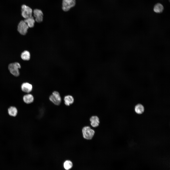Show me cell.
Segmentation results:
<instances>
[{
  "mask_svg": "<svg viewBox=\"0 0 170 170\" xmlns=\"http://www.w3.org/2000/svg\"><path fill=\"white\" fill-rule=\"evenodd\" d=\"M23 100L24 102L26 104H30L33 102L34 98L32 94H28L25 95L23 96Z\"/></svg>",
  "mask_w": 170,
  "mask_h": 170,
  "instance_id": "11",
  "label": "cell"
},
{
  "mask_svg": "<svg viewBox=\"0 0 170 170\" xmlns=\"http://www.w3.org/2000/svg\"><path fill=\"white\" fill-rule=\"evenodd\" d=\"M135 110L136 113L139 114L143 113L144 111V108L143 105L140 104L136 105L135 107Z\"/></svg>",
  "mask_w": 170,
  "mask_h": 170,
  "instance_id": "15",
  "label": "cell"
},
{
  "mask_svg": "<svg viewBox=\"0 0 170 170\" xmlns=\"http://www.w3.org/2000/svg\"><path fill=\"white\" fill-rule=\"evenodd\" d=\"M89 121L90 125L94 128L98 127L100 123V119L99 117L96 115L92 116L89 118Z\"/></svg>",
  "mask_w": 170,
  "mask_h": 170,
  "instance_id": "8",
  "label": "cell"
},
{
  "mask_svg": "<svg viewBox=\"0 0 170 170\" xmlns=\"http://www.w3.org/2000/svg\"><path fill=\"white\" fill-rule=\"evenodd\" d=\"M81 130L83 138L86 140H91L94 136L95 131L89 126H85L82 128Z\"/></svg>",
  "mask_w": 170,
  "mask_h": 170,
  "instance_id": "1",
  "label": "cell"
},
{
  "mask_svg": "<svg viewBox=\"0 0 170 170\" xmlns=\"http://www.w3.org/2000/svg\"><path fill=\"white\" fill-rule=\"evenodd\" d=\"M21 88L23 92L29 93L32 90L33 86L31 84L28 82H24L21 85Z\"/></svg>",
  "mask_w": 170,
  "mask_h": 170,
  "instance_id": "10",
  "label": "cell"
},
{
  "mask_svg": "<svg viewBox=\"0 0 170 170\" xmlns=\"http://www.w3.org/2000/svg\"><path fill=\"white\" fill-rule=\"evenodd\" d=\"M73 166L72 162L69 160L65 161L64 163V167L66 170H69L71 169Z\"/></svg>",
  "mask_w": 170,
  "mask_h": 170,
  "instance_id": "17",
  "label": "cell"
},
{
  "mask_svg": "<svg viewBox=\"0 0 170 170\" xmlns=\"http://www.w3.org/2000/svg\"><path fill=\"white\" fill-rule=\"evenodd\" d=\"M50 101L54 104L59 105L60 104L61 99L59 93L57 91H55L49 97Z\"/></svg>",
  "mask_w": 170,
  "mask_h": 170,
  "instance_id": "3",
  "label": "cell"
},
{
  "mask_svg": "<svg viewBox=\"0 0 170 170\" xmlns=\"http://www.w3.org/2000/svg\"><path fill=\"white\" fill-rule=\"evenodd\" d=\"M21 58L23 60H29L30 59V54L28 51L25 50L21 53Z\"/></svg>",
  "mask_w": 170,
  "mask_h": 170,
  "instance_id": "16",
  "label": "cell"
},
{
  "mask_svg": "<svg viewBox=\"0 0 170 170\" xmlns=\"http://www.w3.org/2000/svg\"><path fill=\"white\" fill-rule=\"evenodd\" d=\"M35 21L38 23H40L43 20V14L42 11L38 9H34L33 11Z\"/></svg>",
  "mask_w": 170,
  "mask_h": 170,
  "instance_id": "7",
  "label": "cell"
},
{
  "mask_svg": "<svg viewBox=\"0 0 170 170\" xmlns=\"http://www.w3.org/2000/svg\"><path fill=\"white\" fill-rule=\"evenodd\" d=\"M64 100L65 104L67 106H69L72 105L74 102L73 97L70 95L65 96L64 98Z\"/></svg>",
  "mask_w": 170,
  "mask_h": 170,
  "instance_id": "12",
  "label": "cell"
},
{
  "mask_svg": "<svg viewBox=\"0 0 170 170\" xmlns=\"http://www.w3.org/2000/svg\"><path fill=\"white\" fill-rule=\"evenodd\" d=\"M8 69L11 73L13 76H18L19 75V69L21 68L20 64L17 62L10 64L8 66Z\"/></svg>",
  "mask_w": 170,
  "mask_h": 170,
  "instance_id": "2",
  "label": "cell"
},
{
  "mask_svg": "<svg viewBox=\"0 0 170 170\" xmlns=\"http://www.w3.org/2000/svg\"><path fill=\"white\" fill-rule=\"evenodd\" d=\"M153 9L155 13H161L163 11L164 7L161 4L157 3L154 6Z\"/></svg>",
  "mask_w": 170,
  "mask_h": 170,
  "instance_id": "13",
  "label": "cell"
},
{
  "mask_svg": "<svg viewBox=\"0 0 170 170\" xmlns=\"http://www.w3.org/2000/svg\"><path fill=\"white\" fill-rule=\"evenodd\" d=\"M76 3L75 0H63L62 9L64 11H68L71 8L74 7Z\"/></svg>",
  "mask_w": 170,
  "mask_h": 170,
  "instance_id": "5",
  "label": "cell"
},
{
  "mask_svg": "<svg viewBox=\"0 0 170 170\" xmlns=\"http://www.w3.org/2000/svg\"><path fill=\"white\" fill-rule=\"evenodd\" d=\"M24 21L29 27L32 28L34 27L35 21L33 16L26 19Z\"/></svg>",
  "mask_w": 170,
  "mask_h": 170,
  "instance_id": "14",
  "label": "cell"
},
{
  "mask_svg": "<svg viewBox=\"0 0 170 170\" xmlns=\"http://www.w3.org/2000/svg\"><path fill=\"white\" fill-rule=\"evenodd\" d=\"M29 28L28 26L24 21L21 20L18 25L17 30L20 34L24 35L27 33Z\"/></svg>",
  "mask_w": 170,
  "mask_h": 170,
  "instance_id": "6",
  "label": "cell"
},
{
  "mask_svg": "<svg viewBox=\"0 0 170 170\" xmlns=\"http://www.w3.org/2000/svg\"><path fill=\"white\" fill-rule=\"evenodd\" d=\"M7 113L10 117L14 118L17 116L18 113V110L16 107L11 106L8 109Z\"/></svg>",
  "mask_w": 170,
  "mask_h": 170,
  "instance_id": "9",
  "label": "cell"
},
{
  "mask_svg": "<svg viewBox=\"0 0 170 170\" xmlns=\"http://www.w3.org/2000/svg\"><path fill=\"white\" fill-rule=\"evenodd\" d=\"M32 10L30 7L25 4L21 6V15L25 19L32 17Z\"/></svg>",
  "mask_w": 170,
  "mask_h": 170,
  "instance_id": "4",
  "label": "cell"
}]
</instances>
